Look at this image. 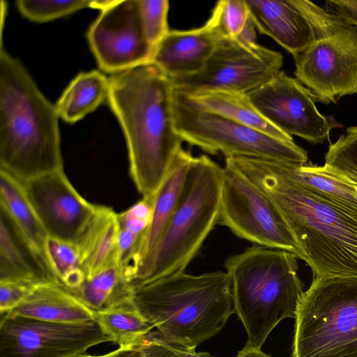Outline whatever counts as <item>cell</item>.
<instances>
[{"instance_id":"obj_1","label":"cell","mask_w":357,"mask_h":357,"mask_svg":"<svg viewBox=\"0 0 357 357\" xmlns=\"http://www.w3.org/2000/svg\"><path fill=\"white\" fill-rule=\"evenodd\" d=\"M272 201L314 278L357 276V205L280 174L271 160L227 158Z\"/></svg>"},{"instance_id":"obj_2","label":"cell","mask_w":357,"mask_h":357,"mask_svg":"<svg viewBox=\"0 0 357 357\" xmlns=\"http://www.w3.org/2000/svg\"><path fill=\"white\" fill-rule=\"evenodd\" d=\"M172 79L149 63L113 74L107 101L123 131L130 172L143 197L153 195L182 148Z\"/></svg>"},{"instance_id":"obj_3","label":"cell","mask_w":357,"mask_h":357,"mask_svg":"<svg viewBox=\"0 0 357 357\" xmlns=\"http://www.w3.org/2000/svg\"><path fill=\"white\" fill-rule=\"evenodd\" d=\"M58 113L15 58L0 52V169L22 183L63 169Z\"/></svg>"},{"instance_id":"obj_4","label":"cell","mask_w":357,"mask_h":357,"mask_svg":"<svg viewBox=\"0 0 357 357\" xmlns=\"http://www.w3.org/2000/svg\"><path fill=\"white\" fill-rule=\"evenodd\" d=\"M132 299L169 344L196 347L216 335L234 312L226 271H185L131 284Z\"/></svg>"},{"instance_id":"obj_5","label":"cell","mask_w":357,"mask_h":357,"mask_svg":"<svg viewBox=\"0 0 357 357\" xmlns=\"http://www.w3.org/2000/svg\"><path fill=\"white\" fill-rule=\"evenodd\" d=\"M297 259L288 251L257 245L227 259L234 312L248 336L245 346L261 349L282 320L295 318L304 292Z\"/></svg>"},{"instance_id":"obj_6","label":"cell","mask_w":357,"mask_h":357,"mask_svg":"<svg viewBox=\"0 0 357 357\" xmlns=\"http://www.w3.org/2000/svg\"><path fill=\"white\" fill-rule=\"evenodd\" d=\"M222 177L223 167L208 156L194 158L178 204L131 284L185 271L219 223Z\"/></svg>"},{"instance_id":"obj_7","label":"cell","mask_w":357,"mask_h":357,"mask_svg":"<svg viewBox=\"0 0 357 357\" xmlns=\"http://www.w3.org/2000/svg\"><path fill=\"white\" fill-rule=\"evenodd\" d=\"M292 357H357V276L313 278L295 317Z\"/></svg>"},{"instance_id":"obj_8","label":"cell","mask_w":357,"mask_h":357,"mask_svg":"<svg viewBox=\"0 0 357 357\" xmlns=\"http://www.w3.org/2000/svg\"><path fill=\"white\" fill-rule=\"evenodd\" d=\"M294 1L313 34L310 46L294 57L296 78L324 104L356 94L357 26L310 1Z\"/></svg>"},{"instance_id":"obj_9","label":"cell","mask_w":357,"mask_h":357,"mask_svg":"<svg viewBox=\"0 0 357 357\" xmlns=\"http://www.w3.org/2000/svg\"><path fill=\"white\" fill-rule=\"evenodd\" d=\"M175 128L182 139L211 154L305 164L307 153L294 141L287 142L192 104L174 90Z\"/></svg>"},{"instance_id":"obj_10","label":"cell","mask_w":357,"mask_h":357,"mask_svg":"<svg viewBox=\"0 0 357 357\" xmlns=\"http://www.w3.org/2000/svg\"><path fill=\"white\" fill-rule=\"evenodd\" d=\"M218 225L254 245L286 250L298 259L297 244L275 205L226 158Z\"/></svg>"},{"instance_id":"obj_11","label":"cell","mask_w":357,"mask_h":357,"mask_svg":"<svg viewBox=\"0 0 357 357\" xmlns=\"http://www.w3.org/2000/svg\"><path fill=\"white\" fill-rule=\"evenodd\" d=\"M282 64L280 52L257 43L220 38L199 73L170 79L174 88L185 94L206 91L248 94L274 78Z\"/></svg>"},{"instance_id":"obj_12","label":"cell","mask_w":357,"mask_h":357,"mask_svg":"<svg viewBox=\"0 0 357 357\" xmlns=\"http://www.w3.org/2000/svg\"><path fill=\"white\" fill-rule=\"evenodd\" d=\"M111 342L98 324H58L1 314L0 357H68Z\"/></svg>"},{"instance_id":"obj_13","label":"cell","mask_w":357,"mask_h":357,"mask_svg":"<svg viewBox=\"0 0 357 357\" xmlns=\"http://www.w3.org/2000/svg\"><path fill=\"white\" fill-rule=\"evenodd\" d=\"M247 96L259 113L279 130L312 144L323 143L333 128L342 127L333 116L321 114L314 95L283 71Z\"/></svg>"},{"instance_id":"obj_14","label":"cell","mask_w":357,"mask_h":357,"mask_svg":"<svg viewBox=\"0 0 357 357\" xmlns=\"http://www.w3.org/2000/svg\"><path fill=\"white\" fill-rule=\"evenodd\" d=\"M87 38L100 68L112 74L151 63L154 51L145 36L139 0H118L102 10Z\"/></svg>"},{"instance_id":"obj_15","label":"cell","mask_w":357,"mask_h":357,"mask_svg":"<svg viewBox=\"0 0 357 357\" xmlns=\"http://www.w3.org/2000/svg\"><path fill=\"white\" fill-rule=\"evenodd\" d=\"M26 195L48 236L77 244L98 205L84 199L63 169L22 183Z\"/></svg>"},{"instance_id":"obj_16","label":"cell","mask_w":357,"mask_h":357,"mask_svg":"<svg viewBox=\"0 0 357 357\" xmlns=\"http://www.w3.org/2000/svg\"><path fill=\"white\" fill-rule=\"evenodd\" d=\"M60 284L47 259L0 206V281Z\"/></svg>"},{"instance_id":"obj_17","label":"cell","mask_w":357,"mask_h":357,"mask_svg":"<svg viewBox=\"0 0 357 357\" xmlns=\"http://www.w3.org/2000/svg\"><path fill=\"white\" fill-rule=\"evenodd\" d=\"M218 40L206 24L189 30L169 31L155 47L151 63L171 79L195 75L204 67Z\"/></svg>"},{"instance_id":"obj_18","label":"cell","mask_w":357,"mask_h":357,"mask_svg":"<svg viewBox=\"0 0 357 357\" xmlns=\"http://www.w3.org/2000/svg\"><path fill=\"white\" fill-rule=\"evenodd\" d=\"M257 29L296 56L313 41L310 24L294 0H246Z\"/></svg>"},{"instance_id":"obj_19","label":"cell","mask_w":357,"mask_h":357,"mask_svg":"<svg viewBox=\"0 0 357 357\" xmlns=\"http://www.w3.org/2000/svg\"><path fill=\"white\" fill-rule=\"evenodd\" d=\"M194 158L190 151L182 147L174 158L162 185L154 195L152 220L141 236L137 249L134 280L138 270L157 246L178 204Z\"/></svg>"},{"instance_id":"obj_20","label":"cell","mask_w":357,"mask_h":357,"mask_svg":"<svg viewBox=\"0 0 357 357\" xmlns=\"http://www.w3.org/2000/svg\"><path fill=\"white\" fill-rule=\"evenodd\" d=\"M5 314L58 324L96 321V312L60 284L37 287L17 307Z\"/></svg>"},{"instance_id":"obj_21","label":"cell","mask_w":357,"mask_h":357,"mask_svg":"<svg viewBox=\"0 0 357 357\" xmlns=\"http://www.w3.org/2000/svg\"><path fill=\"white\" fill-rule=\"evenodd\" d=\"M119 231L118 214L110 207L98 205L87 229L77 244L86 278L117 263Z\"/></svg>"},{"instance_id":"obj_22","label":"cell","mask_w":357,"mask_h":357,"mask_svg":"<svg viewBox=\"0 0 357 357\" xmlns=\"http://www.w3.org/2000/svg\"><path fill=\"white\" fill-rule=\"evenodd\" d=\"M184 94L192 104L199 108L225 116L278 139L294 141L292 137L270 123L252 105L247 94L223 91Z\"/></svg>"},{"instance_id":"obj_23","label":"cell","mask_w":357,"mask_h":357,"mask_svg":"<svg viewBox=\"0 0 357 357\" xmlns=\"http://www.w3.org/2000/svg\"><path fill=\"white\" fill-rule=\"evenodd\" d=\"M272 163L280 174L298 184L357 205V185L326 164Z\"/></svg>"},{"instance_id":"obj_24","label":"cell","mask_w":357,"mask_h":357,"mask_svg":"<svg viewBox=\"0 0 357 357\" xmlns=\"http://www.w3.org/2000/svg\"><path fill=\"white\" fill-rule=\"evenodd\" d=\"M109 79L93 70L77 75L64 90L55 107L64 121L74 123L94 111L107 98Z\"/></svg>"},{"instance_id":"obj_25","label":"cell","mask_w":357,"mask_h":357,"mask_svg":"<svg viewBox=\"0 0 357 357\" xmlns=\"http://www.w3.org/2000/svg\"><path fill=\"white\" fill-rule=\"evenodd\" d=\"M0 206L47 259L46 242L48 235L26 195L22 183L1 169Z\"/></svg>"},{"instance_id":"obj_26","label":"cell","mask_w":357,"mask_h":357,"mask_svg":"<svg viewBox=\"0 0 357 357\" xmlns=\"http://www.w3.org/2000/svg\"><path fill=\"white\" fill-rule=\"evenodd\" d=\"M70 292L95 312L132 298L131 283L123 277L116 262L86 278Z\"/></svg>"},{"instance_id":"obj_27","label":"cell","mask_w":357,"mask_h":357,"mask_svg":"<svg viewBox=\"0 0 357 357\" xmlns=\"http://www.w3.org/2000/svg\"><path fill=\"white\" fill-rule=\"evenodd\" d=\"M96 321L111 342L119 346L138 341L154 328L137 308L132 298L96 312Z\"/></svg>"},{"instance_id":"obj_28","label":"cell","mask_w":357,"mask_h":357,"mask_svg":"<svg viewBox=\"0 0 357 357\" xmlns=\"http://www.w3.org/2000/svg\"><path fill=\"white\" fill-rule=\"evenodd\" d=\"M46 255L59 283L66 289L71 291L84 282L86 275L76 244L48 236Z\"/></svg>"},{"instance_id":"obj_29","label":"cell","mask_w":357,"mask_h":357,"mask_svg":"<svg viewBox=\"0 0 357 357\" xmlns=\"http://www.w3.org/2000/svg\"><path fill=\"white\" fill-rule=\"evenodd\" d=\"M249 16L246 0H221L216 3L206 24L218 39L235 38Z\"/></svg>"},{"instance_id":"obj_30","label":"cell","mask_w":357,"mask_h":357,"mask_svg":"<svg viewBox=\"0 0 357 357\" xmlns=\"http://www.w3.org/2000/svg\"><path fill=\"white\" fill-rule=\"evenodd\" d=\"M325 164L357 185V126L349 127L330 144L325 154Z\"/></svg>"},{"instance_id":"obj_31","label":"cell","mask_w":357,"mask_h":357,"mask_svg":"<svg viewBox=\"0 0 357 357\" xmlns=\"http://www.w3.org/2000/svg\"><path fill=\"white\" fill-rule=\"evenodd\" d=\"M91 0H18L20 13L28 20L45 22L69 15L86 7Z\"/></svg>"},{"instance_id":"obj_32","label":"cell","mask_w":357,"mask_h":357,"mask_svg":"<svg viewBox=\"0 0 357 357\" xmlns=\"http://www.w3.org/2000/svg\"><path fill=\"white\" fill-rule=\"evenodd\" d=\"M139 5L145 36L155 50L169 31L167 23L169 3L167 0H139Z\"/></svg>"},{"instance_id":"obj_33","label":"cell","mask_w":357,"mask_h":357,"mask_svg":"<svg viewBox=\"0 0 357 357\" xmlns=\"http://www.w3.org/2000/svg\"><path fill=\"white\" fill-rule=\"evenodd\" d=\"M104 357H179L158 335L151 332L135 342L119 346V348L104 354Z\"/></svg>"},{"instance_id":"obj_34","label":"cell","mask_w":357,"mask_h":357,"mask_svg":"<svg viewBox=\"0 0 357 357\" xmlns=\"http://www.w3.org/2000/svg\"><path fill=\"white\" fill-rule=\"evenodd\" d=\"M154 195L143 197L123 212L118 214L119 227L142 236L153 217Z\"/></svg>"},{"instance_id":"obj_35","label":"cell","mask_w":357,"mask_h":357,"mask_svg":"<svg viewBox=\"0 0 357 357\" xmlns=\"http://www.w3.org/2000/svg\"><path fill=\"white\" fill-rule=\"evenodd\" d=\"M38 286L17 280L0 281V313H7L22 303Z\"/></svg>"},{"instance_id":"obj_36","label":"cell","mask_w":357,"mask_h":357,"mask_svg":"<svg viewBox=\"0 0 357 357\" xmlns=\"http://www.w3.org/2000/svg\"><path fill=\"white\" fill-rule=\"evenodd\" d=\"M325 9L357 26V0H327Z\"/></svg>"},{"instance_id":"obj_37","label":"cell","mask_w":357,"mask_h":357,"mask_svg":"<svg viewBox=\"0 0 357 357\" xmlns=\"http://www.w3.org/2000/svg\"><path fill=\"white\" fill-rule=\"evenodd\" d=\"M256 29L255 22L250 14L243 28L235 38L244 44H255L257 43Z\"/></svg>"},{"instance_id":"obj_38","label":"cell","mask_w":357,"mask_h":357,"mask_svg":"<svg viewBox=\"0 0 357 357\" xmlns=\"http://www.w3.org/2000/svg\"><path fill=\"white\" fill-rule=\"evenodd\" d=\"M167 345L179 357H214L208 352H197L194 347L169 344Z\"/></svg>"},{"instance_id":"obj_39","label":"cell","mask_w":357,"mask_h":357,"mask_svg":"<svg viewBox=\"0 0 357 357\" xmlns=\"http://www.w3.org/2000/svg\"><path fill=\"white\" fill-rule=\"evenodd\" d=\"M236 357H271L261 349H256L245 346L237 354Z\"/></svg>"},{"instance_id":"obj_40","label":"cell","mask_w":357,"mask_h":357,"mask_svg":"<svg viewBox=\"0 0 357 357\" xmlns=\"http://www.w3.org/2000/svg\"><path fill=\"white\" fill-rule=\"evenodd\" d=\"M118 0H95L91 1L90 7L100 9L102 11L114 5Z\"/></svg>"},{"instance_id":"obj_41","label":"cell","mask_w":357,"mask_h":357,"mask_svg":"<svg viewBox=\"0 0 357 357\" xmlns=\"http://www.w3.org/2000/svg\"><path fill=\"white\" fill-rule=\"evenodd\" d=\"M68 357H104V355H91L86 353L79 354L74 356H70Z\"/></svg>"}]
</instances>
